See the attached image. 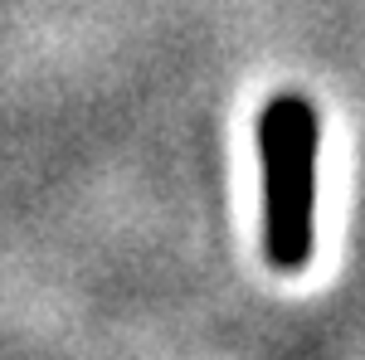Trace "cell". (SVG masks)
Returning <instances> with one entry per match:
<instances>
[{
	"label": "cell",
	"mask_w": 365,
	"mask_h": 360,
	"mask_svg": "<svg viewBox=\"0 0 365 360\" xmlns=\"http://www.w3.org/2000/svg\"><path fill=\"white\" fill-rule=\"evenodd\" d=\"M258 185H263V258L278 273H302L317 249V185H322V117L302 93H273L258 122Z\"/></svg>",
	"instance_id": "6da1fadb"
}]
</instances>
